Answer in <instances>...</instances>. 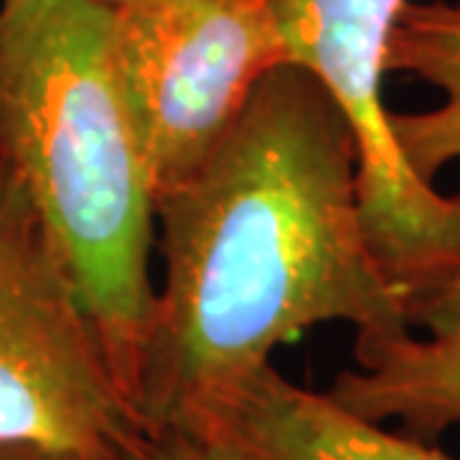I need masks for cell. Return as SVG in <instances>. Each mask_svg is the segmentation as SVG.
<instances>
[{
  "mask_svg": "<svg viewBox=\"0 0 460 460\" xmlns=\"http://www.w3.org/2000/svg\"><path fill=\"white\" fill-rule=\"evenodd\" d=\"M356 168L338 102L281 63L209 159L155 195L164 288L128 394L146 434L189 430L317 323L356 326V349L410 332L365 239Z\"/></svg>",
  "mask_w": 460,
  "mask_h": 460,
  "instance_id": "6da1fadb",
  "label": "cell"
},
{
  "mask_svg": "<svg viewBox=\"0 0 460 460\" xmlns=\"http://www.w3.org/2000/svg\"><path fill=\"white\" fill-rule=\"evenodd\" d=\"M111 15L99 0H0V164L49 230L128 401L155 302V189Z\"/></svg>",
  "mask_w": 460,
  "mask_h": 460,
  "instance_id": "7a4b0ae2",
  "label": "cell"
},
{
  "mask_svg": "<svg viewBox=\"0 0 460 460\" xmlns=\"http://www.w3.org/2000/svg\"><path fill=\"white\" fill-rule=\"evenodd\" d=\"M144 434L63 257L0 164V443L123 460Z\"/></svg>",
  "mask_w": 460,
  "mask_h": 460,
  "instance_id": "3957f363",
  "label": "cell"
},
{
  "mask_svg": "<svg viewBox=\"0 0 460 460\" xmlns=\"http://www.w3.org/2000/svg\"><path fill=\"white\" fill-rule=\"evenodd\" d=\"M111 9L119 87L162 195L209 159L290 51L272 0H135Z\"/></svg>",
  "mask_w": 460,
  "mask_h": 460,
  "instance_id": "277c9868",
  "label": "cell"
},
{
  "mask_svg": "<svg viewBox=\"0 0 460 460\" xmlns=\"http://www.w3.org/2000/svg\"><path fill=\"white\" fill-rule=\"evenodd\" d=\"M407 0H272L290 63L308 69L356 135V195L365 239L407 305L460 263V198L412 173L383 102L385 49Z\"/></svg>",
  "mask_w": 460,
  "mask_h": 460,
  "instance_id": "5b68a950",
  "label": "cell"
},
{
  "mask_svg": "<svg viewBox=\"0 0 460 460\" xmlns=\"http://www.w3.org/2000/svg\"><path fill=\"white\" fill-rule=\"evenodd\" d=\"M186 434L230 460H452L416 437H398L263 365L216 401Z\"/></svg>",
  "mask_w": 460,
  "mask_h": 460,
  "instance_id": "8992f818",
  "label": "cell"
},
{
  "mask_svg": "<svg viewBox=\"0 0 460 460\" xmlns=\"http://www.w3.org/2000/svg\"><path fill=\"white\" fill-rule=\"evenodd\" d=\"M410 329L356 349V371L338 374L326 394L367 421L398 419L410 434L437 437L460 421V263L403 305Z\"/></svg>",
  "mask_w": 460,
  "mask_h": 460,
  "instance_id": "52a82bcc",
  "label": "cell"
},
{
  "mask_svg": "<svg viewBox=\"0 0 460 460\" xmlns=\"http://www.w3.org/2000/svg\"><path fill=\"white\" fill-rule=\"evenodd\" d=\"M385 72H407L443 93V105L416 114H389L403 162L425 182L460 159V0H407L385 49Z\"/></svg>",
  "mask_w": 460,
  "mask_h": 460,
  "instance_id": "ba28073f",
  "label": "cell"
},
{
  "mask_svg": "<svg viewBox=\"0 0 460 460\" xmlns=\"http://www.w3.org/2000/svg\"><path fill=\"white\" fill-rule=\"evenodd\" d=\"M123 460H230L222 448L200 439L186 430H162V434H144L132 452Z\"/></svg>",
  "mask_w": 460,
  "mask_h": 460,
  "instance_id": "9c48e42d",
  "label": "cell"
},
{
  "mask_svg": "<svg viewBox=\"0 0 460 460\" xmlns=\"http://www.w3.org/2000/svg\"><path fill=\"white\" fill-rule=\"evenodd\" d=\"M0 460H84V457L63 455V452H49V448H36V446L0 443Z\"/></svg>",
  "mask_w": 460,
  "mask_h": 460,
  "instance_id": "30bf717a",
  "label": "cell"
},
{
  "mask_svg": "<svg viewBox=\"0 0 460 460\" xmlns=\"http://www.w3.org/2000/svg\"><path fill=\"white\" fill-rule=\"evenodd\" d=\"M99 4H105V6H123V4H135V0H99Z\"/></svg>",
  "mask_w": 460,
  "mask_h": 460,
  "instance_id": "8fae6325",
  "label": "cell"
}]
</instances>
